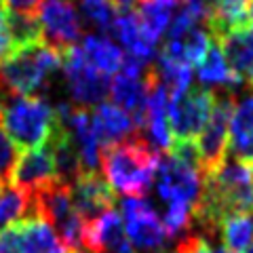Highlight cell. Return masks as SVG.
I'll return each instance as SVG.
<instances>
[{
  "mask_svg": "<svg viewBox=\"0 0 253 253\" xmlns=\"http://www.w3.org/2000/svg\"><path fill=\"white\" fill-rule=\"evenodd\" d=\"M70 2H72V0H70Z\"/></svg>",
  "mask_w": 253,
  "mask_h": 253,
  "instance_id": "obj_39",
  "label": "cell"
},
{
  "mask_svg": "<svg viewBox=\"0 0 253 253\" xmlns=\"http://www.w3.org/2000/svg\"><path fill=\"white\" fill-rule=\"evenodd\" d=\"M217 44L224 53L228 68L236 74V78L253 86V26L224 36L221 41H217Z\"/></svg>",
  "mask_w": 253,
  "mask_h": 253,
  "instance_id": "obj_21",
  "label": "cell"
},
{
  "mask_svg": "<svg viewBox=\"0 0 253 253\" xmlns=\"http://www.w3.org/2000/svg\"><path fill=\"white\" fill-rule=\"evenodd\" d=\"M70 190H72V201H74L78 215L83 219V224L91 219H97L106 211L114 209V192L97 171L81 173L70 184Z\"/></svg>",
  "mask_w": 253,
  "mask_h": 253,
  "instance_id": "obj_13",
  "label": "cell"
},
{
  "mask_svg": "<svg viewBox=\"0 0 253 253\" xmlns=\"http://www.w3.org/2000/svg\"><path fill=\"white\" fill-rule=\"evenodd\" d=\"M228 150L234 161L253 165V93L234 101L228 133Z\"/></svg>",
  "mask_w": 253,
  "mask_h": 253,
  "instance_id": "obj_18",
  "label": "cell"
},
{
  "mask_svg": "<svg viewBox=\"0 0 253 253\" xmlns=\"http://www.w3.org/2000/svg\"><path fill=\"white\" fill-rule=\"evenodd\" d=\"M156 190L167 205H188L194 209L203 192L201 169L194 163L167 152L158 161Z\"/></svg>",
  "mask_w": 253,
  "mask_h": 253,
  "instance_id": "obj_8",
  "label": "cell"
},
{
  "mask_svg": "<svg viewBox=\"0 0 253 253\" xmlns=\"http://www.w3.org/2000/svg\"><path fill=\"white\" fill-rule=\"evenodd\" d=\"M245 253H253V243H251V247H249L247 251H245Z\"/></svg>",
  "mask_w": 253,
  "mask_h": 253,
  "instance_id": "obj_35",
  "label": "cell"
},
{
  "mask_svg": "<svg viewBox=\"0 0 253 253\" xmlns=\"http://www.w3.org/2000/svg\"><path fill=\"white\" fill-rule=\"evenodd\" d=\"M161 221H163L165 230H167L169 239L188 234L190 226L194 221V209L188 207V205H167V211H165Z\"/></svg>",
  "mask_w": 253,
  "mask_h": 253,
  "instance_id": "obj_27",
  "label": "cell"
},
{
  "mask_svg": "<svg viewBox=\"0 0 253 253\" xmlns=\"http://www.w3.org/2000/svg\"><path fill=\"white\" fill-rule=\"evenodd\" d=\"M199 78H201V83L205 84H217V86H236L241 81L236 78V74L232 72L230 68H228V63H226V57H224V53H221L219 49V44L217 42H213L209 44V49H207V55L203 57V61L199 63Z\"/></svg>",
  "mask_w": 253,
  "mask_h": 253,
  "instance_id": "obj_23",
  "label": "cell"
},
{
  "mask_svg": "<svg viewBox=\"0 0 253 253\" xmlns=\"http://www.w3.org/2000/svg\"><path fill=\"white\" fill-rule=\"evenodd\" d=\"M36 17L42 41L57 53H66L76 46L83 34V19L70 0H42Z\"/></svg>",
  "mask_w": 253,
  "mask_h": 253,
  "instance_id": "obj_11",
  "label": "cell"
},
{
  "mask_svg": "<svg viewBox=\"0 0 253 253\" xmlns=\"http://www.w3.org/2000/svg\"><path fill=\"white\" fill-rule=\"evenodd\" d=\"M221 239L230 253H245L253 243V213L230 215L219 224Z\"/></svg>",
  "mask_w": 253,
  "mask_h": 253,
  "instance_id": "obj_25",
  "label": "cell"
},
{
  "mask_svg": "<svg viewBox=\"0 0 253 253\" xmlns=\"http://www.w3.org/2000/svg\"><path fill=\"white\" fill-rule=\"evenodd\" d=\"M30 215H34L32 194L13 186L2 188V194H0V232Z\"/></svg>",
  "mask_w": 253,
  "mask_h": 253,
  "instance_id": "obj_24",
  "label": "cell"
},
{
  "mask_svg": "<svg viewBox=\"0 0 253 253\" xmlns=\"http://www.w3.org/2000/svg\"><path fill=\"white\" fill-rule=\"evenodd\" d=\"M253 213V173L245 163L228 158L203 177V192L194 207V221L207 232H217L230 215Z\"/></svg>",
  "mask_w": 253,
  "mask_h": 253,
  "instance_id": "obj_1",
  "label": "cell"
},
{
  "mask_svg": "<svg viewBox=\"0 0 253 253\" xmlns=\"http://www.w3.org/2000/svg\"><path fill=\"white\" fill-rule=\"evenodd\" d=\"M110 97L114 99V106H118L123 112L131 116V121L135 123L137 133L144 131L146 99H148L146 76H131V74L118 72L114 76L112 84H110Z\"/></svg>",
  "mask_w": 253,
  "mask_h": 253,
  "instance_id": "obj_16",
  "label": "cell"
},
{
  "mask_svg": "<svg viewBox=\"0 0 253 253\" xmlns=\"http://www.w3.org/2000/svg\"><path fill=\"white\" fill-rule=\"evenodd\" d=\"M2 104H4V99H2V93H0V112H2Z\"/></svg>",
  "mask_w": 253,
  "mask_h": 253,
  "instance_id": "obj_34",
  "label": "cell"
},
{
  "mask_svg": "<svg viewBox=\"0 0 253 253\" xmlns=\"http://www.w3.org/2000/svg\"><path fill=\"white\" fill-rule=\"evenodd\" d=\"M81 51L86 57V61H89L95 70H99L101 74L112 76V74L121 72L125 53H123V49H118V44H114L108 36L86 34Z\"/></svg>",
  "mask_w": 253,
  "mask_h": 253,
  "instance_id": "obj_22",
  "label": "cell"
},
{
  "mask_svg": "<svg viewBox=\"0 0 253 253\" xmlns=\"http://www.w3.org/2000/svg\"><path fill=\"white\" fill-rule=\"evenodd\" d=\"M169 253H173V251H169Z\"/></svg>",
  "mask_w": 253,
  "mask_h": 253,
  "instance_id": "obj_38",
  "label": "cell"
},
{
  "mask_svg": "<svg viewBox=\"0 0 253 253\" xmlns=\"http://www.w3.org/2000/svg\"><path fill=\"white\" fill-rule=\"evenodd\" d=\"M205 26L211 32V41H221L228 34L253 26L251 6L247 0H209V13Z\"/></svg>",
  "mask_w": 253,
  "mask_h": 253,
  "instance_id": "obj_15",
  "label": "cell"
},
{
  "mask_svg": "<svg viewBox=\"0 0 253 253\" xmlns=\"http://www.w3.org/2000/svg\"><path fill=\"white\" fill-rule=\"evenodd\" d=\"M125 234L137 253H169V236L146 196H125L121 203Z\"/></svg>",
  "mask_w": 253,
  "mask_h": 253,
  "instance_id": "obj_6",
  "label": "cell"
},
{
  "mask_svg": "<svg viewBox=\"0 0 253 253\" xmlns=\"http://www.w3.org/2000/svg\"><path fill=\"white\" fill-rule=\"evenodd\" d=\"M61 66L70 86V97L78 108L97 106L110 93L108 76L86 61L81 46H72L66 53H61Z\"/></svg>",
  "mask_w": 253,
  "mask_h": 253,
  "instance_id": "obj_10",
  "label": "cell"
},
{
  "mask_svg": "<svg viewBox=\"0 0 253 253\" xmlns=\"http://www.w3.org/2000/svg\"><path fill=\"white\" fill-rule=\"evenodd\" d=\"M81 9L84 13V17L91 23H95L101 32L112 30L116 13H114V6L110 0H81Z\"/></svg>",
  "mask_w": 253,
  "mask_h": 253,
  "instance_id": "obj_28",
  "label": "cell"
},
{
  "mask_svg": "<svg viewBox=\"0 0 253 253\" xmlns=\"http://www.w3.org/2000/svg\"><path fill=\"white\" fill-rule=\"evenodd\" d=\"M110 34H112L133 57L152 61V57L156 55L158 41L152 38V34L146 30V26L141 23L139 15L135 11H123L121 15H116Z\"/></svg>",
  "mask_w": 253,
  "mask_h": 253,
  "instance_id": "obj_17",
  "label": "cell"
},
{
  "mask_svg": "<svg viewBox=\"0 0 253 253\" xmlns=\"http://www.w3.org/2000/svg\"><path fill=\"white\" fill-rule=\"evenodd\" d=\"M19 253H70L53 228L36 213L15 224Z\"/></svg>",
  "mask_w": 253,
  "mask_h": 253,
  "instance_id": "obj_20",
  "label": "cell"
},
{
  "mask_svg": "<svg viewBox=\"0 0 253 253\" xmlns=\"http://www.w3.org/2000/svg\"><path fill=\"white\" fill-rule=\"evenodd\" d=\"M2 4H6V11H11V13L36 17L42 0H2Z\"/></svg>",
  "mask_w": 253,
  "mask_h": 253,
  "instance_id": "obj_31",
  "label": "cell"
},
{
  "mask_svg": "<svg viewBox=\"0 0 253 253\" xmlns=\"http://www.w3.org/2000/svg\"><path fill=\"white\" fill-rule=\"evenodd\" d=\"M0 194H2V181H0Z\"/></svg>",
  "mask_w": 253,
  "mask_h": 253,
  "instance_id": "obj_36",
  "label": "cell"
},
{
  "mask_svg": "<svg viewBox=\"0 0 253 253\" xmlns=\"http://www.w3.org/2000/svg\"><path fill=\"white\" fill-rule=\"evenodd\" d=\"M173 253H215V249L201 234H186L177 247L173 249Z\"/></svg>",
  "mask_w": 253,
  "mask_h": 253,
  "instance_id": "obj_30",
  "label": "cell"
},
{
  "mask_svg": "<svg viewBox=\"0 0 253 253\" xmlns=\"http://www.w3.org/2000/svg\"><path fill=\"white\" fill-rule=\"evenodd\" d=\"M251 173H253V171H251Z\"/></svg>",
  "mask_w": 253,
  "mask_h": 253,
  "instance_id": "obj_40",
  "label": "cell"
},
{
  "mask_svg": "<svg viewBox=\"0 0 253 253\" xmlns=\"http://www.w3.org/2000/svg\"><path fill=\"white\" fill-rule=\"evenodd\" d=\"M0 6H2V0H0Z\"/></svg>",
  "mask_w": 253,
  "mask_h": 253,
  "instance_id": "obj_37",
  "label": "cell"
},
{
  "mask_svg": "<svg viewBox=\"0 0 253 253\" xmlns=\"http://www.w3.org/2000/svg\"><path fill=\"white\" fill-rule=\"evenodd\" d=\"M209 44H211V36L205 30H201L199 26H194L190 30L179 32V34H169L161 53L165 57H169V59L192 70L194 66H199L203 57L207 55Z\"/></svg>",
  "mask_w": 253,
  "mask_h": 253,
  "instance_id": "obj_19",
  "label": "cell"
},
{
  "mask_svg": "<svg viewBox=\"0 0 253 253\" xmlns=\"http://www.w3.org/2000/svg\"><path fill=\"white\" fill-rule=\"evenodd\" d=\"M17 158H19V148L15 146V141L9 137V133L4 131L2 123H0V181L2 184H9V177Z\"/></svg>",
  "mask_w": 253,
  "mask_h": 253,
  "instance_id": "obj_29",
  "label": "cell"
},
{
  "mask_svg": "<svg viewBox=\"0 0 253 253\" xmlns=\"http://www.w3.org/2000/svg\"><path fill=\"white\" fill-rule=\"evenodd\" d=\"M0 253H19V243H17V230L15 224L4 228L0 232Z\"/></svg>",
  "mask_w": 253,
  "mask_h": 253,
  "instance_id": "obj_32",
  "label": "cell"
},
{
  "mask_svg": "<svg viewBox=\"0 0 253 253\" xmlns=\"http://www.w3.org/2000/svg\"><path fill=\"white\" fill-rule=\"evenodd\" d=\"M177 2L179 0H144L141 2L137 15L154 41H158L167 32Z\"/></svg>",
  "mask_w": 253,
  "mask_h": 253,
  "instance_id": "obj_26",
  "label": "cell"
},
{
  "mask_svg": "<svg viewBox=\"0 0 253 253\" xmlns=\"http://www.w3.org/2000/svg\"><path fill=\"white\" fill-rule=\"evenodd\" d=\"M112 2V6H116V9H121L123 11H135L137 6H141V2L144 0H110Z\"/></svg>",
  "mask_w": 253,
  "mask_h": 253,
  "instance_id": "obj_33",
  "label": "cell"
},
{
  "mask_svg": "<svg viewBox=\"0 0 253 253\" xmlns=\"http://www.w3.org/2000/svg\"><path fill=\"white\" fill-rule=\"evenodd\" d=\"M32 203H34V213L53 228L70 253H84L83 219L74 207L70 184L53 179L32 192Z\"/></svg>",
  "mask_w": 253,
  "mask_h": 253,
  "instance_id": "obj_5",
  "label": "cell"
},
{
  "mask_svg": "<svg viewBox=\"0 0 253 253\" xmlns=\"http://www.w3.org/2000/svg\"><path fill=\"white\" fill-rule=\"evenodd\" d=\"M91 126L101 150L123 144V141L135 135H141V133H137L131 116L123 112L118 106L108 104V101H101V104L95 106V112L91 116Z\"/></svg>",
  "mask_w": 253,
  "mask_h": 253,
  "instance_id": "obj_14",
  "label": "cell"
},
{
  "mask_svg": "<svg viewBox=\"0 0 253 253\" xmlns=\"http://www.w3.org/2000/svg\"><path fill=\"white\" fill-rule=\"evenodd\" d=\"M234 95L224 91L215 95V106L211 110L207 125L203 126L201 135L196 137V156H199L201 175H209L226 161L228 152V133H230V116L234 110Z\"/></svg>",
  "mask_w": 253,
  "mask_h": 253,
  "instance_id": "obj_7",
  "label": "cell"
},
{
  "mask_svg": "<svg viewBox=\"0 0 253 253\" xmlns=\"http://www.w3.org/2000/svg\"><path fill=\"white\" fill-rule=\"evenodd\" d=\"M158 161V150H154L141 135L99 152L106 184L112 188V192H123L125 196H144L152 188Z\"/></svg>",
  "mask_w": 253,
  "mask_h": 253,
  "instance_id": "obj_2",
  "label": "cell"
},
{
  "mask_svg": "<svg viewBox=\"0 0 253 253\" xmlns=\"http://www.w3.org/2000/svg\"><path fill=\"white\" fill-rule=\"evenodd\" d=\"M53 179H57V169H55L53 148L46 139V144H42L41 148L26 150V154L17 158L9 177V186L26 190L28 194H32Z\"/></svg>",
  "mask_w": 253,
  "mask_h": 253,
  "instance_id": "obj_12",
  "label": "cell"
},
{
  "mask_svg": "<svg viewBox=\"0 0 253 253\" xmlns=\"http://www.w3.org/2000/svg\"><path fill=\"white\" fill-rule=\"evenodd\" d=\"M61 66V53L46 42L13 49L0 59V93L2 97H32Z\"/></svg>",
  "mask_w": 253,
  "mask_h": 253,
  "instance_id": "obj_3",
  "label": "cell"
},
{
  "mask_svg": "<svg viewBox=\"0 0 253 253\" xmlns=\"http://www.w3.org/2000/svg\"><path fill=\"white\" fill-rule=\"evenodd\" d=\"M0 123L19 150H34L51 137L57 116L42 97H9L2 104Z\"/></svg>",
  "mask_w": 253,
  "mask_h": 253,
  "instance_id": "obj_4",
  "label": "cell"
},
{
  "mask_svg": "<svg viewBox=\"0 0 253 253\" xmlns=\"http://www.w3.org/2000/svg\"><path fill=\"white\" fill-rule=\"evenodd\" d=\"M215 106V93L190 89L169 99V125L173 141H196Z\"/></svg>",
  "mask_w": 253,
  "mask_h": 253,
  "instance_id": "obj_9",
  "label": "cell"
}]
</instances>
